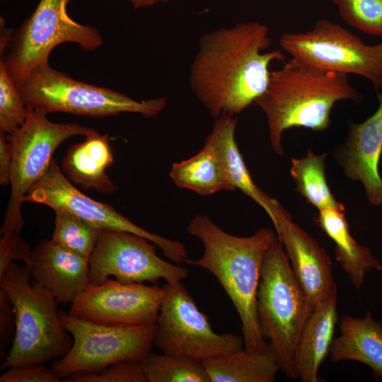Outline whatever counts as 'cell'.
Returning a JSON list of instances; mask_svg holds the SVG:
<instances>
[{
    "mask_svg": "<svg viewBox=\"0 0 382 382\" xmlns=\"http://www.w3.org/2000/svg\"><path fill=\"white\" fill-rule=\"evenodd\" d=\"M336 305V296L316 305L301 332L294 362L297 378L303 382L318 381V369L333 341Z\"/></svg>",
    "mask_w": 382,
    "mask_h": 382,
    "instance_id": "ffe728a7",
    "label": "cell"
},
{
    "mask_svg": "<svg viewBox=\"0 0 382 382\" xmlns=\"http://www.w3.org/2000/svg\"><path fill=\"white\" fill-rule=\"evenodd\" d=\"M326 154L312 150L306 156L291 158V175L296 191L318 210L334 209L345 211V206L332 193L325 177Z\"/></svg>",
    "mask_w": 382,
    "mask_h": 382,
    "instance_id": "d4e9b609",
    "label": "cell"
},
{
    "mask_svg": "<svg viewBox=\"0 0 382 382\" xmlns=\"http://www.w3.org/2000/svg\"><path fill=\"white\" fill-rule=\"evenodd\" d=\"M271 45L268 28L257 21L207 32L190 69V88L211 115L235 116L255 103L270 80L269 66L284 61Z\"/></svg>",
    "mask_w": 382,
    "mask_h": 382,
    "instance_id": "6da1fadb",
    "label": "cell"
},
{
    "mask_svg": "<svg viewBox=\"0 0 382 382\" xmlns=\"http://www.w3.org/2000/svg\"><path fill=\"white\" fill-rule=\"evenodd\" d=\"M377 98L378 109L361 123H348L347 137L332 155L349 179L362 183L369 202L378 207L382 205V93L377 92Z\"/></svg>",
    "mask_w": 382,
    "mask_h": 382,
    "instance_id": "9a60e30c",
    "label": "cell"
},
{
    "mask_svg": "<svg viewBox=\"0 0 382 382\" xmlns=\"http://www.w3.org/2000/svg\"><path fill=\"white\" fill-rule=\"evenodd\" d=\"M274 227L293 272L310 301L316 306L336 296L332 262L325 249L293 221L289 213Z\"/></svg>",
    "mask_w": 382,
    "mask_h": 382,
    "instance_id": "2e32d148",
    "label": "cell"
},
{
    "mask_svg": "<svg viewBox=\"0 0 382 382\" xmlns=\"http://www.w3.org/2000/svg\"><path fill=\"white\" fill-rule=\"evenodd\" d=\"M342 19L366 34L382 37V0H331Z\"/></svg>",
    "mask_w": 382,
    "mask_h": 382,
    "instance_id": "f1b7e54d",
    "label": "cell"
},
{
    "mask_svg": "<svg viewBox=\"0 0 382 382\" xmlns=\"http://www.w3.org/2000/svg\"><path fill=\"white\" fill-rule=\"evenodd\" d=\"M66 381L146 382V379L140 361L120 360L97 372L72 376L66 378Z\"/></svg>",
    "mask_w": 382,
    "mask_h": 382,
    "instance_id": "f546056e",
    "label": "cell"
},
{
    "mask_svg": "<svg viewBox=\"0 0 382 382\" xmlns=\"http://www.w3.org/2000/svg\"><path fill=\"white\" fill-rule=\"evenodd\" d=\"M108 134L93 130L81 143L70 146L64 156L62 168L66 177L84 190L111 194L117 187L106 173L113 163Z\"/></svg>",
    "mask_w": 382,
    "mask_h": 382,
    "instance_id": "d6986e66",
    "label": "cell"
},
{
    "mask_svg": "<svg viewBox=\"0 0 382 382\" xmlns=\"http://www.w3.org/2000/svg\"><path fill=\"white\" fill-rule=\"evenodd\" d=\"M236 125L234 116L222 115L215 118L205 141L216 150L233 190H241L257 203L274 225L288 212L254 183L236 141Z\"/></svg>",
    "mask_w": 382,
    "mask_h": 382,
    "instance_id": "ac0fdd59",
    "label": "cell"
},
{
    "mask_svg": "<svg viewBox=\"0 0 382 382\" xmlns=\"http://www.w3.org/2000/svg\"><path fill=\"white\" fill-rule=\"evenodd\" d=\"M13 150L7 136L0 131V184H10Z\"/></svg>",
    "mask_w": 382,
    "mask_h": 382,
    "instance_id": "d6a6232c",
    "label": "cell"
},
{
    "mask_svg": "<svg viewBox=\"0 0 382 382\" xmlns=\"http://www.w3.org/2000/svg\"><path fill=\"white\" fill-rule=\"evenodd\" d=\"M27 108L25 122L7 136L13 156L10 199L0 229V248L4 249L20 248L26 243L21 237L22 199L47 172L56 149L71 137H86L94 130L77 122H53L46 113Z\"/></svg>",
    "mask_w": 382,
    "mask_h": 382,
    "instance_id": "8992f818",
    "label": "cell"
},
{
    "mask_svg": "<svg viewBox=\"0 0 382 382\" xmlns=\"http://www.w3.org/2000/svg\"><path fill=\"white\" fill-rule=\"evenodd\" d=\"M202 363L211 382H274L280 371L269 352L246 348Z\"/></svg>",
    "mask_w": 382,
    "mask_h": 382,
    "instance_id": "cb8c5ba5",
    "label": "cell"
},
{
    "mask_svg": "<svg viewBox=\"0 0 382 382\" xmlns=\"http://www.w3.org/2000/svg\"><path fill=\"white\" fill-rule=\"evenodd\" d=\"M339 327L341 334L331 344L330 360L359 361L382 378V322L376 321L367 311L362 318L342 316Z\"/></svg>",
    "mask_w": 382,
    "mask_h": 382,
    "instance_id": "44dd1931",
    "label": "cell"
},
{
    "mask_svg": "<svg viewBox=\"0 0 382 382\" xmlns=\"http://www.w3.org/2000/svg\"><path fill=\"white\" fill-rule=\"evenodd\" d=\"M158 247L137 234L101 230L89 259L90 284H99L110 277L122 283L154 284L160 279L168 284L186 279L188 270L161 259L156 254Z\"/></svg>",
    "mask_w": 382,
    "mask_h": 382,
    "instance_id": "7c38bea8",
    "label": "cell"
},
{
    "mask_svg": "<svg viewBox=\"0 0 382 382\" xmlns=\"http://www.w3.org/2000/svg\"><path fill=\"white\" fill-rule=\"evenodd\" d=\"M315 306L300 286L278 240L267 253L257 292V314L268 350L286 376L297 379L295 352Z\"/></svg>",
    "mask_w": 382,
    "mask_h": 382,
    "instance_id": "5b68a950",
    "label": "cell"
},
{
    "mask_svg": "<svg viewBox=\"0 0 382 382\" xmlns=\"http://www.w3.org/2000/svg\"><path fill=\"white\" fill-rule=\"evenodd\" d=\"M146 382H211L202 361L150 352L141 361Z\"/></svg>",
    "mask_w": 382,
    "mask_h": 382,
    "instance_id": "484cf974",
    "label": "cell"
},
{
    "mask_svg": "<svg viewBox=\"0 0 382 382\" xmlns=\"http://www.w3.org/2000/svg\"><path fill=\"white\" fill-rule=\"evenodd\" d=\"M169 176L178 187L204 197L234 190L216 150L207 141L195 156L173 163Z\"/></svg>",
    "mask_w": 382,
    "mask_h": 382,
    "instance_id": "603a6c76",
    "label": "cell"
},
{
    "mask_svg": "<svg viewBox=\"0 0 382 382\" xmlns=\"http://www.w3.org/2000/svg\"><path fill=\"white\" fill-rule=\"evenodd\" d=\"M154 344L163 353L199 361L244 349L243 336L215 332L181 282L164 286Z\"/></svg>",
    "mask_w": 382,
    "mask_h": 382,
    "instance_id": "8fae6325",
    "label": "cell"
},
{
    "mask_svg": "<svg viewBox=\"0 0 382 382\" xmlns=\"http://www.w3.org/2000/svg\"><path fill=\"white\" fill-rule=\"evenodd\" d=\"M25 265L10 263L0 275V288L9 297L16 316V334L0 369L46 364L64 357L73 338L64 328L54 297L33 282Z\"/></svg>",
    "mask_w": 382,
    "mask_h": 382,
    "instance_id": "277c9868",
    "label": "cell"
},
{
    "mask_svg": "<svg viewBox=\"0 0 382 382\" xmlns=\"http://www.w3.org/2000/svg\"><path fill=\"white\" fill-rule=\"evenodd\" d=\"M362 99L349 83L347 74L319 70L291 58L270 72L268 85L255 103L266 115L273 151L282 156L285 130L293 127L327 130L337 102L348 100L359 103Z\"/></svg>",
    "mask_w": 382,
    "mask_h": 382,
    "instance_id": "3957f363",
    "label": "cell"
},
{
    "mask_svg": "<svg viewBox=\"0 0 382 382\" xmlns=\"http://www.w3.org/2000/svg\"><path fill=\"white\" fill-rule=\"evenodd\" d=\"M53 210L54 228L50 240L89 260L101 229L65 209Z\"/></svg>",
    "mask_w": 382,
    "mask_h": 382,
    "instance_id": "4316f807",
    "label": "cell"
},
{
    "mask_svg": "<svg viewBox=\"0 0 382 382\" xmlns=\"http://www.w3.org/2000/svg\"><path fill=\"white\" fill-rule=\"evenodd\" d=\"M59 317L73 344L51 368L61 377L99 371L120 360H141L151 351L155 325L110 326L72 316L62 310Z\"/></svg>",
    "mask_w": 382,
    "mask_h": 382,
    "instance_id": "9c48e42d",
    "label": "cell"
},
{
    "mask_svg": "<svg viewBox=\"0 0 382 382\" xmlns=\"http://www.w3.org/2000/svg\"><path fill=\"white\" fill-rule=\"evenodd\" d=\"M166 289L157 284L122 283L108 278L89 284L71 303L69 314L110 326L155 325Z\"/></svg>",
    "mask_w": 382,
    "mask_h": 382,
    "instance_id": "5bb4252c",
    "label": "cell"
},
{
    "mask_svg": "<svg viewBox=\"0 0 382 382\" xmlns=\"http://www.w3.org/2000/svg\"><path fill=\"white\" fill-rule=\"evenodd\" d=\"M18 88L27 107L47 115L60 112L102 117L132 112L151 118L167 105L166 98L137 100L118 91L74 79L50 63L35 67Z\"/></svg>",
    "mask_w": 382,
    "mask_h": 382,
    "instance_id": "52a82bcc",
    "label": "cell"
},
{
    "mask_svg": "<svg viewBox=\"0 0 382 382\" xmlns=\"http://www.w3.org/2000/svg\"><path fill=\"white\" fill-rule=\"evenodd\" d=\"M281 47L292 58L325 71L364 77L378 91L382 88V43L365 44L342 25L318 20L303 33H286Z\"/></svg>",
    "mask_w": 382,
    "mask_h": 382,
    "instance_id": "30bf717a",
    "label": "cell"
},
{
    "mask_svg": "<svg viewBox=\"0 0 382 382\" xmlns=\"http://www.w3.org/2000/svg\"><path fill=\"white\" fill-rule=\"evenodd\" d=\"M16 316L11 300L0 288V362L5 360L16 334Z\"/></svg>",
    "mask_w": 382,
    "mask_h": 382,
    "instance_id": "1f68e13d",
    "label": "cell"
},
{
    "mask_svg": "<svg viewBox=\"0 0 382 382\" xmlns=\"http://www.w3.org/2000/svg\"><path fill=\"white\" fill-rule=\"evenodd\" d=\"M27 116L28 108L8 74L4 58H0V131L11 134L25 122Z\"/></svg>",
    "mask_w": 382,
    "mask_h": 382,
    "instance_id": "83f0119b",
    "label": "cell"
},
{
    "mask_svg": "<svg viewBox=\"0 0 382 382\" xmlns=\"http://www.w3.org/2000/svg\"><path fill=\"white\" fill-rule=\"evenodd\" d=\"M133 5L134 8H141L151 6L157 3H166L168 0H128Z\"/></svg>",
    "mask_w": 382,
    "mask_h": 382,
    "instance_id": "836d02e7",
    "label": "cell"
},
{
    "mask_svg": "<svg viewBox=\"0 0 382 382\" xmlns=\"http://www.w3.org/2000/svg\"><path fill=\"white\" fill-rule=\"evenodd\" d=\"M316 222L334 242L336 260L357 289L364 284L367 272L373 269L382 270L381 263L371 250L352 236L345 212L334 209L318 210Z\"/></svg>",
    "mask_w": 382,
    "mask_h": 382,
    "instance_id": "7402d4cb",
    "label": "cell"
},
{
    "mask_svg": "<svg viewBox=\"0 0 382 382\" xmlns=\"http://www.w3.org/2000/svg\"><path fill=\"white\" fill-rule=\"evenodd\" d=\"M61 377L45 364L11 366L0 376V382H60Z\"/></svg>",
    "mask_w": 382,
    "mask_h": 382,
    "instance_id": "4dcf8cb0",
    "label": "cell"
},
{
    "mask_svg": "<svg viewBox=\"0 0 382 382\" xmlns=\"http://www.w3.org/2000/svg\"><path fill=\"white\" fill-rule=\"evenodd\" d=\"M187 232L202 242L204 253L184 262L206 270L217 279L239 316L245 348L269 352L257 318V292L265 257L279 240L277 236L267 228L248 237L233 236L205 215L195 216Z\"/></svg>",
    "mask_w": 382,
    "mask_h": 382,
    "instance_id": "7a4b0ae2",
    "label": "cell"
},
{
    "mask_svg": "<svg viewBox=\"0 0 382 382\" xmlns=\"http://www.w3.org/2000/svg\"><path fill=\"white\" fill-rule=\"evenodd\" d=\"M71 0H40L36 8L14 30L4 58L8 75L18 86L37 66L49 63L57 45L73 42L85 50H94L103 43L96 28L81 24L67 13Z\"/></svg>",
    "mask_w": 382,
    "mask_h": 382,
    "instance_id": "ba28073f",
    "label": "cell"
},
{
    "mask_svg": "<svg viewBox=\"0 0 382 382\" xmlns=\"http://www.w3.org/2000/svg\"><path fill=\"white\" fill-rule=\"evenodd\" d=\"M89 260L52 242L32 250L31 282L47 290L58 303H71L89 285Z\"/></svg>",
    "mask_w": 382,
    "mask_h": 382,
    "instance_id": "e0dca14e",
    "label": "cell"
},
{
    "mask_svg": "<svg viewBox=\"0 0 382 382\" xmlns=\"http://www.w3.org/2000/svg\"><path fill=\"white\" fill-rule=\"evenodd\" d=\"M22 201L45 204L52 209H65L101 230L126 231L143 236L156 244L164 255L176 264L183 263L187 258V249L181 242L151 233L132 222L112 206L80 192L54 158L44 176L28 190Z\"/></svg>",
    "mask_w": 382,
    "mask_h": 382,
    "instance_id": "4fadbf2b",
    "label": "cell"
}]
</instances>
